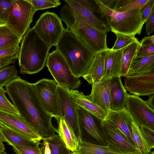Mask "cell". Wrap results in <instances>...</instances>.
Instances as JSON below:
<instances>
[{"instance_id": "6da1fadb", "label": "cell", "mask_w": 154, "mask_h": 154, "mask_svg": "<svg viewBox=\"0 0 154 154\" xmlns=\"http://www.w3.org/2000/svg\"><path fill=\"white\" fill-rule=\"evenodd\" d=\"M6 93L19 113V119L35 130L42 140L50 138L57 132L53 125V117L43 107L38 96L34 83L18 76L5 86Z\"/></svg>"}, {"instance_id": "7a4b0ae2", "label": "cell", "mask_w": 154, "mask_h": 154, "mask_svg": "<svg viewBox=\"0 0 154 154\" xmlns=\"http://www.w3.org/2000/svg\"><path fill=\"white\" fill-rule=\"evenodd\" d=\"M66 61L72 74L79 78L88 71L95 54L69 29L64 28L55 46Z\"/></svg>"}, {"instance_id": "3957f363", "label": "cell", "mask_w": 154, "mask_h": 154, "mask_svg": "<svg viewBox=\"0 0 154 154\" xmlns=\"http://www.w3.org/2000/svg\"><path fill=\"white\" fill-rule=\"evenodd\" d=\"M21 41L18 58L20 73L39 72L46 65L51 48L40 38L33 28L27 31Z\"/></svg>"}, {"instance_id": "277c9868", "label": "cell", "mask_w": 154, "mask_h": 154, "mask_svg": "<svg viewBox=\"0 0 154 154\" xmlns=\"http://www.w3.org/2000/svg\"><path fill=\"white\" fill-rule=\"evenodd\" d=\"M65 4L60 12L61 19L70 29L95 54L107 50L106 33L101 32L84 22L73 11L68 3Z\"/></svg>"}, {"instance_id": "5b68a950", "label": "cell", "mask_w": 154, "mask_h": 154, "mask_svg": "<svg viewBox=\"0 0 154 154\" xmlns=\"http://www.w3.org/2000/svg\"><path fill=\"white\" fill-rule=\"evenodd\" d=\"M95 1L97 6V12L112 32L135 36L141 33L144 24L141 18L142 8L119 12L105 6L100 0Z\"/></svg>"}, {"instance_id": "8992f818", "label": "cell", "mask_w": 154, "mask_h": 154, "mask_svg": "<svg viewBox=\"0 0 154 154\" xmlns=\"http://www.w3.org/2000/svg\"><path fill=\"white\" fill-rule=\"evenodd\" d=\"M46 65L59 86L68 90L79 88V78L74 75L64 58L57 50L49 54Z\"/></svg>"}, {"instance_id": "52a82bcc", "label": "cell", "mask_w": 154, "mask_h": 154, "mask_svg": "<svg viewBox=\"0 0 154 154\" xmlns=\"http://www.w3.org/2000/svg\"><path fill=\"white\" fill-rule=\"evenodd\" d=\"M36 11L32 5L27 0H13L7 24L22 40L30 29V25Z\"/></svg>"}, {"instance_id": "ba28073f", "label": "cell", "mask_w": 154, "mask_h": 154, "mask_svg": "<svg viewBox=\"0 0 154 154\" xmlns=\"http://www.w3.org/2000/svg\"><path fill=\"white\" fill-rule=\"evenodd\" d=\"M40 38L50 48L55 46L63 32L62 20L55 13L42 14L33 27Z\"/></svg>"}, {"instance_id": "9c48e42d", "label": "cell", "mask_w": 154, "mask_h": 154, "mask_svg": "<svg viewBox=\"0 0 154 154\" xmlns=\"http://www.w3.org/2000/svg\"><path fill=\"white\" fill-rule=\"evenodd\" d=\"M36 92L44 109L57 120L61 116L57 84L53 80L44 79L34 83Z\"/></svg>"}, {"instance_id": "30bf717a", "label": "cell", "mask_w": 154, "mask_h": 154, "mask_svg": "<svg viewBox=\"0 0 154 154\" xmlns=\"http://www.w3.org/2000/svg\"><path fill=\"white\" fill-rule=\"evenodd\" d=\"M126 109L139 126L154 131V109L139 96L128 94Z\"/></svg>"}, {"instance_id": "8fae6325", "label": "cell", "mask_w": 154, "mask_h": 154, "mask_svg": "<svg viewBox=\"0 0 154 154\" xmlns=\"http://www.w3.org/2000/svg\"><path fill=\"white\" fill-rule=\"evenodd\" d=\"M57 89L59 100L61 116L72 131L76 137L82 141V134L79 127L75 104L68 90L57 84Z\"/></svg>"}, {"instance_id": "7c38bea8", "label": "cell", "mask_w": 154, "mask_h": 154, "mask_svg": "<svg viewBox=\"0 0 154 154\" xmlns=\"http://www.w3.org/2000/svg\"><path fill=\"white\" fill-rule=\"evenodd\" d=\"M101 132L106 146L114 151L124 153L137 152L135 146L116 127L101 123Z\"/></svg>"}, {"instance_id": "4fadbf2b", "label": "cell", "mask_w": 154, "mask_h": 154, "mask_svg": "<svg viewBox=\"0 0 154 154\" xmlns=\"http://www.w3.org/2000/svg\"><path fill=\"white\" fill-rule=\"evenodd\" d=\"M124 87L130 94L139 96L154 94V69L132 76L125 77Z\"/></svg>"}, {"instance_id": "5bb4252c", "label": "cell", "mask_w": 154, "mask_h": 154, "mask_svg": "<svg viewBox=\"0 0 154 154\" xmlns=\"http://www.w3.org/2000/svg\"><path fill=\"white\" fill-rule=\"evenodd\" d=\"M75 105L82 135L84 133L87 134L97 141L99 145L106 146L101 132L102 122L83 108L75 104Z\"/></svg>"}, {"instance_id": "9a60e30c", "label": "cell", "mask_w": 154, "mask_h": 154, "mask_svg": "<svg viewBox=\"0 0 154 154\" xmlns=\"http://www.w3.org/2000/svg\"><path fill=\"white\" fill-rule=\"evenodd\" d=\"M0 122L2 126L12 130L30 140L41 141L42 138L34 129L17 118L16 115L0 110Z\"/></svg>"}, {"instance_id": "2e32d148", "label": "cell", "mask_w": 154, "mask_h": 154, "mask_svg": "<svg viewBox=\"0 0 154 154\" xmlns=\"http://www.w3.org/2000/svg\"><path fill=\"white\" fill-rule=\"evenodd\" d=\"M133 122L131 115L126 109H125L116 111L109 110L101 123L116 128L134 146L131 134V125Z\"/></svg>"}, {"instance_id": "e0dca14e", "label": "cell", "mask_w": 154, "mask_h": 154, "mask_svg": "<svg viewBox=\"0 0 154 154\" xmlns=\"http://www.w3.org/2000/svg\"><path fill=\"white\" fill-rule=\"evenodd\" d=\"M126 47L116 51L108 48L105 51L104 71L102 79L121 77L123 52Z\"/></svg>"}, {"instance_id": "ac0fdd59", "label": "cell", "mask_w": 154, "mask_h": 154, "mask_svg": "<svg viewBox=\"0 0 154 154\" xmlns=\"http://www.w3.org/2000/svg\"><path fill=\"white\" fill-rule=\"evenodd\" d=\"M110 79H102L91 84V93L88 95L93 103L107 113L110 110Z\"/></svg>"}, {"instance_id": "d6986e66", "label": "cell", "mask_w": 154, "mask_h": 154, "mask_svg": "<svg viewBox=\"0 0 154 154\" xmlns=\"http://www.w3.org/2000/svg\"><path fill=\"white\" fill-rule=\"evenodd\" d=\"M109 91L110 110L116 111L126 109L128 94L122 83L121 76L110 79Z\"/></svg>"}, {"instance_id": "ffe728a7", "label": "cell", "mask_w": 154, "mask_h": 154, "mask_svg": "<svg viewBox=\"0 0 154 154\" xmlns=\"http://www.w3.org/2000/svg\"><path fill=\"white\" fill-rule=\"evenodd\" d=\"M74 12L84 22L91 27L107 33L110 29L95 14L83 6L76 0H65Z\"/></svg>"}, {"instance_id": "44dd1931", "label": "cell", "mask_w": 154, "mask_h": 154, "mask_svg": "<svg viewBox=\"0 0 154 154\" xmlns=\"http://www.w3.org/2000/svg\"><path fill=\"white\" fill-rule=\"evenodd\" d=\"M73 102L93 114L102 122L105 119L107 112L96 104L90 99L88 95L77 90H68Z\"/></svg>"}, {"instance_id": "7402d4cb", "label": "cell", "mask_w": 154, "mask_h": 154, "mask_svg": "<svg viewBox=\"0 0 154 154\" xmlns=\"http://www.w3.org/2000/svg\"><path fill=\"white\" fill-rule=\"evenodd\" d=\"M105 51L95 54L88 71L82 77L90 84L100 81L103 77Z\"/></svg>"}, {"instance_id": "603a6c76", "label": "cell", "mask_w": 154, "mask_h": 154, "mask_svg": "<svg viewBox=\"0 0 154 154\" xmlns=\"http://www.w3.org/2000/svg\"><path fill=\"white\" fill-rule=\"evenodd\" d=\"M0 134L3 141L12 146H38L41 145V141L32 140L4 127H0Z\"/></svg>"}, {"instance_id": "cb8c5ba5", "label": "cell", "mask_w": 154, "mask_h": 154, "mask_svg": "<svg viewBox=\"0 0 154 154\" xmlns=\"http://www.w3.org/2000/svg\"><path fill=\"white\" fill-rule=\"evenodd\" d=\"M57 121L58 127L57 133L67 149L71 152L75 151L78 148L79 141L67 126L63 118L61 117Z\"/></svg>"}, {"instance_id": "d4e9b609", "label": "cell", "mask_w": 154, "mask_h": 154, "mask_svg": "<svg viewBox=\"0 0 154 154\" xmlns=\"http://www.w3.org/2000/svg\"><path fill=\"white\" fill-rule=\"evenodd\" d=\"M72 154H138L137 152L124 153L115 151L107 146L96 144L86 141L79 142V146Z\"/></svg>"}, {"instance_id": "484cf974", "label": "cell", "mask_w": 154, "mask_h": 154, "mask_svg": "<svg viewBox=\"0 0 154 154\" xmlns=\"http://www.w3.org/2000/svg\"><path fill=\"white\" fill-rule=\"evenodd\" d=\"M153 69L154 55L136 57L132 61L125 77L138 75Z\"/></svg>"}, {"instance_id": "4316f807", "label": "cell", "mask_w": 154, "mask_h": 154, "mask_svg": "<svg viewBox=\"0 0 154 154\" xmlns=\"http://www.w3.org/2000/svg\"><path fill=\"white\" fill-rule=\"evenodd\" d=\"M141 46L138 40L127 46L124 50L122 59V71L121 77H125L133 60L136 58Z\"/></svg>"}, {"instance_id": "83f0119b", "label": "cell", "mask_w": 154, "mask_h": 154, "mask_svg": "<svg viewBox=\"0 0 154 154\" xmlns=\"http://www.w3.org/2000/svg\"><path fill=\"white\" fill-rule=\"evenodd\" d=\"M131 134L138 154H149L152 149L142 134L139 126L134 122L131 125Z\"/></svg>"}, {"instance_id": "f1b7e54d", "label": "cell", "mask_w": 154, "mask_h": 154, "mask_svg": "<svg viewBox=\"0 0 154 154\" xmlns=\"http://www.w3.org/2000/svg\"><path fill=\"white\" fill-rule=\"evenodd\" d=\"M21 40L7 24L0 25V49L20 43Z\"/></svg>"}, {"instance_id": "f546056e", "label": "cell", "mask_w": 154, "mask_h": 154, "mask_svg": "<svg viewBox=\"0 0 154 154\" xmlns=\"http://www.w3.org/2000/svg\"><path fill=\"white\" fill-rule=\"evenodd\" d=\"M149 0H116L112 9L119 12H125L142 8Z\"/></svg>"}, {"instance_id": "4dcf8cb0", "label": "cell", "mask_w": 154, "mask_h": 154, "mask_svg": "<svg viewBox=\"0 0 154 154\" xmlns=\"http://www.w3.org/2000/svg\"><path fill=\"white\" fill-rule=\"evenodd\" d=\"M49 144L51 154H71L58 135L55 134L51 137L45 140Z\"/></svg>"}, {"instance_id": "1f68e13d", "label": "cell", "mask_w": 154, "mask_h": 154, "mask_svg": "<svg viewBox=\"0 0 154 154\" xmlns=\"http://www.w3.org/2000/svg\"><path fill=\"white\" fill-rule=\"evenodd\" d=\"M17 69L14 65L7 66L0 69V88L17 78Z\"/></svg>"}, {"instance_id": "d6a6232c", "label": "cell", "mask_w": 154, "mask_h": 154, "mask_svg": "<svg viewBox=\"0 0 154 154\" xmlns=\"http://www.w3.org/2000/svg\"><path fill=\"white\" fill-rule=\"evenodd\" d=\"M19 44L0 49V61H16L19 56L20 49Z\"/></svg>"}, {"instance_id": "836d02e7", "label": "cell", "mask_w": 154, "mask_h": 154, "mask_svg": "<svg viewBox=\"0 0 154 154\" xmlns=\"http://www.w3.org/2000/svg\"><path fill=\"white\" fill-rule=\"evenodd\" d=\"M115 34L116 35V39L114 45L111 49L112 50H120L138 40L135 36L118 33Z\"/></svg>"}, {"instance_id": "e575fe53", "label": "cell", "mask_w": 154, "mask_h": 154, "mask_svg": "<svg viewBox=\"0 0 154 154\" xmlns=\"http://www.w3.org/2000/svg\"><path fill=\"white\" fill-rule=\"evenodd\" d=\"M6 90L2 88H0V110L9 113L19 116V113L13 105L7 98Z\"/></svg>"}, {"instance_id": "d590c367", "label": "cell", "mask_w": 154, "mask_h": 154, "mask_svg": "<svg viewBox=\"0 0 154 154\" xmlns=\"http://www.w3.org/2000/svg\"><path fill=\"white\" fill-rule=\"evenodd\" d=\"M33 6L36 11L56 8L61 5L59 0H27Z\"/></svg>"}, {"instance_id": "8d00e7d4", "label": "cell", "mask_w": 154, "mask_h": 154, "mask_svg": "<svg viewBox=\"0 0 154 154\" xmlns=\"http://www.w3.org/2000/svg\"><path fill=\"white\" fill-rule=\"evenodd\" d=\"M13 0H0V25L7 24L9 14Z\"/></svg>"}, {"instance_id": "74e56055", "label": "cell", "mask_w": 154, "mask_h": 154, "mask_svg": "<svg viewBox=\"0 0 154 154\" xmlns=\"http://www.w3.org/2000/svg\"><path fill=\"white\" fill-rule=\"evenodd\" d=\"M13 150L16 154H43L41 147L38 146L14 145Z\"/></svg>"}, {"instance_id": "f35d334b", "label": "cell", "mask_w": 154, "mask_h": 154, "mask_svg": "<svg viewBox=\"0 0 154 154\" xmlns=\"http://www.w3.org/2000/svg\"><path fill=\"white\" fill-rule=\"evenodd\" d=\"M139 128L144 139L153 149L154 148V131L143 126H140Z\"/></svg>"}, {"instance_id": "ab89813d", "label": "cell", "mask_w": 154, "mask_h": 154, "mask_svg": "<svg viewBox=\"0 0 154 154\" xmlns=\"http://www.w3.org/2000/svg\"><path fill=\"white\" fill-rule=\"evenodd\" d=\"M154 0H149L141 9V18L145 23L154 8Z\"/></svg>"}, {"instance_id": "60d3db41", "label": "cell", "mask_w": 154, "mask_h": 154, "mask_svg": "<svg viewBox=\"0 0 154 154\" xmlns=\"http://www.w3.org/2000/svg\"><path fill=\"white\" fill-rule=\"evenodd\" d=\"M154 55V45H141L137 53L136 57Z\"/></svg>"}, {"instance_id": "b9f144b4", "label": "cell", "mask_w": 154, "mask_h": 154, "mask_svg": "<svg viewBox=\"0 0 154 154\" xmlns=\"http://www.w3.org/2000/svg\"><path fill=\"white\" fill-rule=\"evenodd\" d=\"M83 6L94 13L97 11V6L95 0H76Z\"/></svg>"}, {"instance_id": "7bdbcfd3", "label": "cell", "mask_w": 154, "mask_h": 154, "mask_svg": "<svg viewBox=\"0 0 154 154\" xmlns=\"http://www.w3.org/2000/svg\"><path fill=\"white\" fill-rule=\"evenodd\" d=\"M146 31L148 36L152 34L154 30V8L146 22Z\"/></svg>"}, {"instance_id": "ee69618b", "label": "cell", "mask_w": 154, "mask_h": 154, "mask_svg": "<svg viewBox=\"0 0 154 154\" xmlns=\"http://www.w3.org/2000/svg\"><path fill=\"white\" fill-rule=\"evenodd\" d=\"M141 45H154V35L145 37L140 42Z\"/></svg>"}, {"instance_id": "f6af8a7d", "label": "cell", "mask_w": 154, "mask_h": 154, "mask_svg": "<svg viewBox=\"0 0 154 154\" xmlns=\"http://www.w3.org/2000/svg\"><path fill=\"white\" fill-rule=\"evenodd\" d=\"M43 142L41 143V147L43 154H51V151L48 143L45 140H43Z\"/></svg>"}, {"instance_id": "bcb514c9", "label": "cell", "mask_w": 154, "mask_h": 154, "mask_svg": "<svg viewBox=\"0 0 154 154\" xmlns=\"http://www.w3.org/2000/svg\"><path fill=\"white\" fill-rule=\"evenodd\" d=\"M100 1L105 6L112 9L116 0H100Z\"/></svg>"}, {"instance_id": "7dc6e473", "label": "cell", "mask_w": 154, "mask_h": 154, "mask_svg": "<svg viewBox=\"0 0 154 154\" xmlns=\"http://www.w3.org/2000/svg\"><path fill=\"white\" fill-rule=\"evenodd\" d=\"M148 105L151 108L154 109V95L152 94L149 96V98L146 101Z\"/></svg>"}, {"instance_id": "c3c4849f", "label": "cell", "mask_w": 154, "mask_h": 154, "mask_svg": "<svg viewBox=\"0 0 154 154\" xmlns=\"http://www.w3.org/2000/svg\"><path fill=\"white\" fill-rule=\"evenodd\" d=\"M15 61L14 60L0 61V69L8 66L10 64L14 63Z\"/></svg>"}, {"instance_id": "681fc988", "label": "cell", "mask_w": 154, "mask_h": 154, "mask_svg": "<svg viewBox=\"0 0 154 154\" xmlns=\"http://www.w3.org/2000/svg\"><path fill=\"white\" fill-rule=\"evenodd\" d=\"M3 140L2 137L0 134V153H2L5 151V148L3 143Z\"/></svg>"}, {"instance_id": "f907efd6", "label": "cell", "mask_w": 154, "mask_h": 154, "mask_svg": "<svg viewBox=\"0 0 154 154\" xmlns=\"http://www.w3.org/2000/svg\"><path fill=\"white\" fill-rule=\"evenodd\" d=\"M0 154H7L5 151H4L2 153H0Z\"/></svg>"}, {"instance_id": "816d5d0a", "label": "cell", "mask_w": 154, "mask_h": 154, "mask_svg": "<svg viewBox=\"0 0 154 154\" xmlns=\"http://www.w3.org/2000/svg\"><path fill=\"white\" fill-rule=\"evenodd\" d=\"M150 154H154V151H153Z\"/></svg>"}, {"instance_id": "f5cc1de1", "label": "cell", "mask_w": 154, "mask_h": 154, "mask_svg": "<svg viewBox=\"0 0 154 154\" xmlns=\"http://www.w3.org/2000/svg\"><path fill=\"white\" fill-rule=\"evenodd\" d=\"M2 126V123L0 122V127H1Z\"/></svg>"}, {"instance_id": "db71d44e", "label": "cell", "mask_w": 154, "mask_h": 154, "mask_svg": "<svg viewBox=\"0 0 154 154\" xmlns=\"http://www.w3.org/2000/svg\"><path fill=\"white\" fill-rule=\"evenodd\" d=\"M71 154H72V153H71Z\"/></svg>"}]
</instances>
